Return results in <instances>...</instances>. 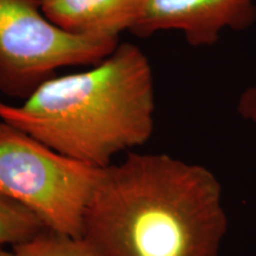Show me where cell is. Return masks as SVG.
<instances>
[{
    "label": "cell",
    "instance_id": "obj_1",
    "mask_svg": "<svg viewBox=\"0 0 256 256\" xmlns=\"http://www.w3.org/2000/svg\"><path fill=\"white\" fill-rule=\"evenodd\" d=\"M229 218L218 178L165 153L102 170L83 218L96 256H220Z\"/></svg>",
    "mask_w": 256,
    "mask_h": 256
},
{
    "label": "cell",
    "instance_id": "obj_2",
    "mask_svg": "<svg viewBox=\"0 0 256 256\" xmlns=\"http://www.w3.org/2000/svg\"><path fill=\"white\" fill-rule=\"evenodd\" d=\"M154 114L152 66L132 43H120L92 69L54 76L22 104L0 101V120L98 168L145 145Z\"/></svg>",
    "mask_w": 256,
    "mask_h": 256
},
{
    "label": "cell",
    "instance_id": "obj_3",
    "mask_svg": "<svg viewBox=\"0 0 256 256\" xmlns=\"http://www.w3.org/2000/svg\"><path fill=\"white\" fill-rule=\"evenodd\" d=\"M102 170L0 120V194L34 212L48 229L82 238L86 209Z\"/></svg>",
    "mask_w": 256,
    "mask_h": 256
},
{
    "label": "cell",
    "instance_id": "obj_4",
    "mask_svg": "<svg viewBox=\"0 0 256 256\" xmlns=\"http://www.w3.org/2000/svg\"><path fill=\"white\" fill-rule=\"evenodd\" d=\"M119 44L63 31L43 14L40 0H0V92L26 100L57 70L95 66Z\"/></svg>",
    "mask_w": 256,
    "mask_h": 256
},
{
    "label": "cell",
    "instance_id": "obj_5",
    "mask_svg": "<svg viewBox=\"0 0 256 256\" xmlns=\"http://www.w3.org/2000/svg\"><path fill=\"white\" fill-rule=\"evenodd\" d=\"M256 22V0H145L132 34L150 38L179 31L191 46H215L224 31H243Z\"/></svg>",
    "mask_w": 256,
    "mask_h": 256
},
{
    "label": "cell",
    "instance_id": "obj_6",
    "mask_svg": "<svg viewBox=\"0 0 256 256\" xmlns=\"http://www.w3.org/2000/svg\"><path fill=\"white\" fill-rule=\"evenodd\" d=\"M145 0H40L43 14L63 31L96 40H120L142 16Z\"/></svg>",
    "mask_w": 256,
    "mask_h": 256
},
{
    "label": "cell",
    "instance_id": "obj_7",
    "mask_svg": "<svg viewBox=\"0 0 256 256\" xmlns=\"http://www.w3.org/2000/svg\"><path fill=\"white\" fill-rule=\"evenodd\" d=\"M46 228L34 212L0 194V246L20 244Z\"/></svg>",
    "mask_w": 256,
    "mask_h": 256
},
{
    "label": "cell",
    "instance_id": "obj_8",
    "mask_svg": "<svg viewBox=\"0 0 256 256\" xmlns=\"http://www.w3.org/2000/svg\"><path fill=\"white\" fill-rule=\"evenodd\" d=\"M16 256H96L83 238L43 229L34 238L14 246Z\"/></svg>",
    "mask_w": 256,
    "mask_h": 256
},
{
    "label": "cell",
    "instance_id": "obj_9",
    "mask_svg": "<svg viewBox=\"0 0 256 256\" xmlns=\"http://www.w3.org/2000/svg\"><path fill=\"white\" fill-rule=\"evenodd\" d=\"M238 110L243 119L256 126V70L252 82L240 96Z\"/></svg>",
    "mask_w": 256,
    "mask_h": 256
},
{
    "label": "cell",
    "instance_id": "obj_10",
    "mask_svg": "<svg viewBox=\"0 0 256 256\" xmlns=\"http://www.w3.org/2000/svg\"><path fill=\"white\" fill-rule=\"evenodd\" d=\"M0 256H16V254L14 252H6L0 248Z\"/></svg>",
    "mask_w": 256,
    "mask_h": 256
}]
</instances>
